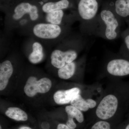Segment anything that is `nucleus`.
Wrapping results in <instances>:
<instances>
[{
  "label": "nucleus",
  "mask_w": 129,
  "mask_h": 129,
  "mask_svg": "<svg viewBox=\"0 0 129 129\" xmlns=\"http://www.w3.org/2000/svg\"><path fill=\"white\" fill-rule=\"evenodd\" d=\"M70 104L83 112H86L89 109L86 100L82 97L80 94L72 100Z\"/></svg>",
  "instance_id": "obj_17"
},
{
  "label": "nucleus",
  "mask_w": 129,
  "mask_h": 129,
  "mask_svg": "<svg viewBox=\"0 0 129 129\" xmlns=\"http://www.w3.org/2000/svg\"><path fill=\"white\" fill-rule=\"evenodd\" d=\"M114 12L122 21L129 19V0H116Z\"/></svg>",
  "instance_id": "obj_14"
},
{
  "label": "nucleus",
  "mask_w": 129,
  "mask_h": 129,
  "mask_svg": "<svg viewBox=\"0 0 129 129\" xmlns=\"http://www.w3.org/2000/svg\"><path fill=\"white\" fill-rule=\"evenodd\" d=\"M76 21V16H67L63 10L53 11L44 15V22L57 25L71 26Z\"/></svg>",
  "instance_id": "obj_9"
},
{
  "label": "nucleus",
  "mask_w": 129,
  "mask_h": 129,
  "mask_svg": "<svg viewBox=\"0 0 129 129\" xmlns=\"http://www.w3.org/2000/svg\"><path fill=\"white\" fill-rule=\"evenodd\" d=\"M79 63L74 61L66 64L62 68L57 70V75L60 78L68 80L71 78L76 73L78 69Z\"/></svg>",
  "instance_id": "obj_15"
},
{
  "label": "nucleus",
  "mask_w": 129,
  "mask_h": 129,
  "mask_svg": "<svg viewBox=\"0 0 129 129\" xmlns=\"http://www.w3.org/2000/svg\"><path fill=\"white\" fill-rule=\"evenodd\" d=\"M86 100L89 108H94L96 106V102L94 100L92 99H90V98L86 99Z\"/></svg>",
  "instance_id": "obj_20"
},
{
  "label": "nucleus",
  "mask_w": 129,
  "mask_h": 129,
  "mask_svg": "<svg viewBox=\"0 0 129 129\" xmlns=\"http://www.w3.org/2000/svg\"><path fill=\"white\" fill-rule=\"evenodd\" d=\"M39 3L27 1L18 3L6 13L4 25L5 30L12 31L17 22L23 18L28 17L33 23L44 22V14Z\"/></svg>",
  "instance_id": "obj_3"
},
{
  "label": "nucleus",
  "mask_w": 129,
  "mask_h": 129,
  "mask_svg": "<svg viewBox=\"0 0 129 129\" xmlns=\"http://www.w3.org/2000/svg\"><path fill=\"white\" fill-rule=\"evenodd\" d=\"M47 47L39 40L29 36L24 43L23 50L29 62L36 64L45 57Z\"/></svg>",
  "instance_id": "obj_5"
},
{
  "label": "nucleus",
  "mask_w": 129,
  "mask_h": 129,
  "mask_svg": "<svg viewBox=\"0 0 129 129\" xmlns=\"http://www.w3.org/2000/svg\"><path fill=\"white\" fill-rule=\"evenodd\" d=\"M121 53L122 56L110 60L106 66L107 72L113 76L122 77L129 75V54Z\"/></svg>",
  "instance_id": "obj_8"
},
{
  "label": "nucleus",
  "mask_w": 129,
  "mask_h": 129,
  "mask_svg": "<svg viewBox=\"0 0 129 129\" xmlns=\"http://www.w3.org/2000/svg\"><path fill=\"white\" fill-rule=\"evenodd\" d=\"M0 129H2V126H0Z\"/></svg>",
  "instance_id": "obj_24"
},
{
  "label": "nucleus",
  "mask_w": 129,
  "mask_h": 129,
  "mask_svg": "<svg viewBox=\"0 0 129 129\" xmlns=\"http://www.w3.org/2000/svg\"><path fill=\"white\" fill-rule=\"evenodd\" d=\"M65 110L68 116L66 124L70 128L75 129L76 128V125L74 122V118L80 123L84 121V117L83 113L75 107L71 105L67 106L65 107Z\"/></svg>",
  "instance_id": "obj_12"
},
{
  "label": "nucleus",
  "mask_w": 129,
  "mask_h": 129,
  "mask_svg": "<svg viewBox=\"0 0 129 129\" xmlns=\"http://www.w3.org/2000/svg\"><path fill=\"white\" fill-rule=\"evenodd\" d=\"M18 129H32L30 127H27V126H22L20 127Z\"/></svg>",
  "instance_id": "obj_22"
},
{
  "label": "nucleus",
  "mask_w": 129,
  "mask_h": 129,
  "mask_svg": "<svg viewBox=\"0 0 129 129\" xmlns=\"http://www.w3.org/2000/svg\"><path fill=\"white\" fill-rule=\"evenodd\" d=\"M122 20L110 9L102 10L98 16L94 35L108 40L120 37Z\"/></svg>",
  "instance_id": "obj_4"
},
{
  "label": "nucleus",
  "mask_w": 129,
  "mask_h": 129,
  "mask_svg": "<svg viewBox=\"0 0 129 129\" xmlns=\"http://www.w3.org/2000/svg\"><path fill=\"white\" fill-rule=\"evenodd\" d=\"M69 0H57L48 1L45 3L41 6V10L43 13L46 14L53 11L64 10L68 9L70 6Z\"/></svg>",
  "instance_id": "obj_13"
},
{
  "label": "nucleus",
  "mask_w": 129,
  "mask_h": 129,
  "mask_svg": "<svg viewBox=\"0 0 129 129\" xmlns=\"http://www.w3.org/2000/svg\"><path fill=\"white\" fill-rule=\"evenodd\" d=\"M125 129H129V123L127 125V126L125 127Z\"/></svg>",
  "instance_id": "obj_23"
},
{
  "label": "nucleus",
  "mask_w": 129,
  "mask_h": 129,
  "mask_svg": "<svg viewBox=\"0 0 129 129\" xmlns=\"http://www.w3.org/2000/svg\"><path fill=\"white\" fill-rule=\"evenodd\" d=\"M14 57L6 59L0 64V90H3L7 86L9 80L13 75L17 66Z\"/></svg>",
  "instance_id": "obj_10"
},
{
  "label": "nucleus",
  "mask_w": 129,
  "mask_h": 129,
  "mask_svg": "<svg viewBox=\"0 0 129 129\" xmlns=\"http://www.w3.org/2000/svg\"><path fill=\"white\" fill-rule=\"evenodd\" d=\"M80 89L74 87L69 89L59 90L53 95V98L56 104L64 105L70 103L77 95L80 94Z\"/></svg>",
  "instance_id": "obj_11"
},
{
  "label": "nucleus",
  "mask_w": 129,
  "mask_h": 129,
  "mask_svg": "<svg viewBox=\"0 0 129 129\" xmlns=\"http://www.w3.org/2000/svg\"><path fill=\"white\" fill-rule=\"evenodd\" d=\"M86 42L81 35L70 34L56 45L51 52L50 62L58 69L73 62L85 47Z\"/></svg>",
  "instance_id": "obj_1"
},
{
  "label": "nucleus",
  "mask_w": 129,
  "mask_h": 129,
  "mask_svg": "<svg viewBox=\"0 0 129 129\" xmlns=\"http://www.w3.org/2000/svg\"><path fill=\"white\" fill-rule=\"evenodd\" d=\"M52 83L50 79L44 77L37 80L36 76L31 75L27 79L24 91L29 97H34L37 94H45L50 90Z\"/></svg>",
  "instance_id": "obj_6"
},
{
  "label": "nucleus",
  "mask_w": 129,
  "mask_h": 129,
  "mask_svg": "<svg viewBox=\"0 0 129 129\" xmlns=\"http://www.w3.org/2000/svg\"><path fill=\"white\" fill-rule=\"evenodd\" d=\"M120 101L118 97L113 94L106 95L97 107L96 114L98 117L105 120L112 117L118 109Z\"/></svg>",
  "instance_id": "obj_7"
},
{
  "label": "nucleus",
  "mask_w": 129,
  "mask_h": 129,
  "mask_svg": "<svg viewBox=\"0 0 129 129\" xmlns=\"http://www.w3.org/2000/svg\"><path fill=\"white\" fill-rule=\"evenodd\" d=\"M71 34V26L41 22L32 24L25 35L34 37L49 47L57 45Z\"/></svg>",
  "instance_id": "obj_2"
},
{
  "label": "nucleus",
  "mask_w": 129,
  "mask_h": 129,
  "mask_svg": "<svg viewBox=\"0 0 129 129\" xmlns=\"http://www.w3.org/2000/svg\"><path fill=\"white\" fill-rule=\"evenodd\" d=\"M91 129H111L110 124L105 121H100L95 124Z\"/></svg>",
  "instance_id": "obj_19"
},
{
  "label": "nucleus",
  "mask_w": 129,
  "mask_h": 129,
  "mask_svg": "<svg viewBox=\"0 0 129 129\" xmlns=\"http://www.w3.org/2000/svg\"><path fill=\"white\" fill-rule=\"evenodd\" d=\"M56 129H72L69 127L67 124H59L58 125Z\"/></svg>",
  "instance_id": "obj_21"
},
{
  "label": "nucleus",
  "mask_w": 129,
  "mask_h": 129,
  "mask_svg": "<svg viewBox=\"0 0 129 129\" xmlns=\"http://www.w3.org/2000/svg\"><path fill=\"white\" fill-rule=\"evenodd\" d=\"M127 24V28L122 31L120 37H122L123 44L120 48V51L129 54V19L125 21Z\"/></svg>",
  "instance_id": "obj_18"
},
{
  "label": "nucleus",
  "mask_w": 129,
  "mask_h": 129,
  "mask_svg": "<svg viewBox=\"0 0 129 129\" xmlns=\"http://www.w3.org/2000/svg\"><path fill=\"white\" fill-rule=\"evenodd\" d=\"M5 114L8 117L18 121H25L27 120V113L21 108L16 107H10L7 109Z\"/></svg>",
  "instance_id": "obj_16"
}]
</instances>
